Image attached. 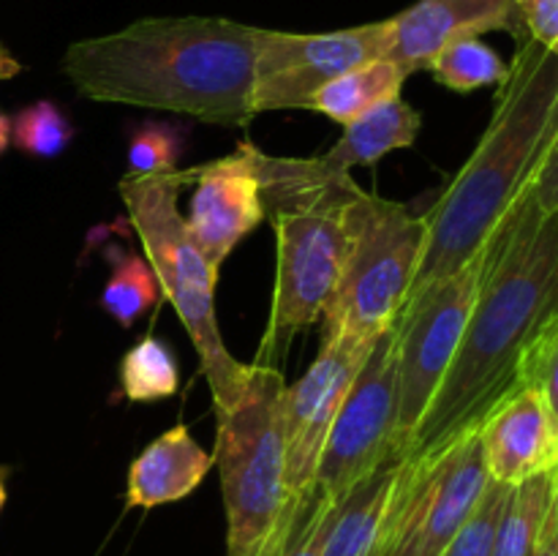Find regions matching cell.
Here are the masks:
<instances>
[{"mask_svg":"<svg viewBox=\"0 0 558 556\" xmlns=\"http://www.w3.org/2000/svg\"><path fill=\"white\" fill-rule=\"evenodd\" d=\"M185 183H194L185 229L207 265L221 270L234 245L265 221L262 183L251 161L248 142H240L232 156L183 169Z\"/></svg>","mask_w":558,"mask_h":556,"instance_id":"obj_14","label":"cell"},{"mask_svg":"<svg viewBox=\"0 0 558 556\" xmlns=\"http://www.w3.org/2000/svg\"><path fill=\"white\" fill-rule=\"evenodd\" d=\"M376 338H325L311 368L283 390V485L289 505H298L314 491L316 467L332 420Z\"/></svg>","mask_w":558,"mask_h":556,"instance_id":"obj_13","label":"cell"},{"mask_svg":"<svg viewBox=\"0 0 558 556\" xmlns=\"http://www.w3.org/2000/svg\"><path fill=\"white\" fill-rule=\"evenodd\" d=\"M554 510H558V469L512 485L494 556H532Z\"/></svg>","mask_w":558,"mask_h":556,"instance_id":"obj_20","label":"cell"},{"mask_svg":"<svg viewBox=\"0 0 558 556\" xmlns=\"http://www.w3.org/2000/svg\"><path fill=\"white\" fill-rule=\"evenodd\" d=\"M398 414V333L387 327L374 341L330 425L314 488L338 499L357 480L379 469L396 452Z\"/></svg>","mask_w":558,"mask_h":556,"instance_id":"obj_10","label":"cell"},{"mask_svg":"<svg viewBox=\"0 0 558 556\" xmlns=\"http://www.w3.org/2000/svg\"><path fill=\"white\" fill-rule=\"evenodd\" d=\"M558 319L548 322L537 333L532 343L523 352L518 363V387H532L548 398L554 407H558Z\"/></svg>","mask_w":558,"mask_h":556,"instance_id":"obj_28","label":"cell"},{"mask_svg":"<svg viewBox=\"0 0 558 556\" xmlns=\"http://www.w3.org/2000/svg\"><path fill=\"white\" fill-rule=\"evenodd\" d=\"M483 249V276L463 336L403 458L425 456L477 425L515 390L523 352L558 319V205H548L532 180Z\"/></svg>","mask_w":558,"mask_h":556,"instance_id":"obj_1","label":"cell"},{"mask_svg":"<svg viewBox=\"0 0 558 556\" xmlns=\"http://www.w3.org/2000/svg\"><path fill=\"white\" fill-rule=\"evenodd\" d=\"M185 150V131L167 120H145L129 136V174H167L180 169Z\"/></svg>","mask_w":558,"mask_h":556,"instance_id":"obj_25","label":"cell"},{"mask_svg":"<svg viewBox=\"0 0 558 556\" xmlns=\"http://www.w3.org/2000/svg\"><path fill=\"white\" fill-rule=\"evenodd\" d=\"M120 387L136 403L161 401L178 392L180 368L172 347L156 336H145L120 360Z\"/></svg>","mask_w":558,"mask_h":556,"instance_id":"obj_22","label":"cell"},{"mask_svg":"<svg viewBox=\"0 0 558 556\" xmlns=\"http://www.w3.org/2000/svg\"><path fill=\"white\" fill-rule=\"evenodd\" d=\"M420 125L423 120L417 109L398 96L343 125L341 140L319 158H276L248 142L251 161L262 183L265 213L298 196L343 183L352 167H371L390 153L412 147Z\"/></svg>","mask_w":558,"mask_h":556,"instance_id":"obj_12","label":"cell"},{"mask_svg":"<svg viewBox=\"0 0 558 556\" xmlns=\"http://www.w3.org/2000/svg\"><path fill=\"white\" fill-rule=\"evenodd\" d=\"M477 425L425 456L403 458L376 556H439L447 548L490 480Z\"/></svg>","mask_w":558,"mask_h":556,"instance_id":"obj_8","label":"cell"},{"mask_svg":"<svg viewBox=\"0 0 558 556\" xmlns=\"http://www.w3.org/2000/svg\"><path fill=\"white\" fill-rule=\"evenodd\" d=\"M532 556H558V510L550 512L548 523L543 529V537L537 543V551Z\"/></svg>","mask_w":558,"mask_h":556,"instance_id":"obj_30","label":"cell"},{"mask_svg":"<svg viewBox=\"0 0 558 556\" xmlns=\"http://www.w3.org/2000/svg\"><path fill=\"white\" fill-rule=\"evenodd\" d=\"M529 38L558 52V0H512Z\"/></svg>","mask_w":558,"mask_h":556,"instance_id":"obj_29","label":"cell"},{"mask_svg":"<svg viewBox=\"0 0 558 556\" xmlns=\"http://www.w3.org/2000/svg\"><path fill=\"white\" fill-rule=\"evenodd\" d=\"M183 169L167 174H125L118 183L129 221L140 238L145 259L156 273L158 292L172 303L199 354L202 371L210 385L213 409L223 412L243 392L248 363H240L227 349L216 314L218 270L207 265L191 240L180 213Z\"/></svg>","mask_w":558,"mask_h":556,"instance_id":"obj_4","label":"cell"},{"mask_svg":"<svg viewBox=\"0 0 558 556\" xmlns=\"http://www.w3.org/2000/svg\"><path fill=\"white\" fill-rule=\"evenodd\" d=\"M283 390L281 368L248 363L238 401L216 414L227 556H270L294 510L283 485Z\"/></svg>","mask_w":558,"mask_h":556,"instance_id":"obj_5","label":"cell"},{"mask_svg":"<svg viewBox=\"0 0 558 556\" xmlns=\"http://www.w3.org/2000/svg\"><path fill=\"white\" fill-rule=\"evenodd\" d=\"M213 467L216 456L207 452L185 425H174L134 458L129 469L125 507L153 510L185 499L199 488Z\"/></svg>","mask_w":558,"mask_h":556,"instance_id":"obj_17","label":"cell"},{"mask_svg":"<svg viewBox=\"0 0 558 556\" xmlns=\"http://www.w3.org/2000/svg\"><path fill=\"white\" fill-rule=\"evenodd\" d=\"M3 507H5V483L3 478H0V512H3Z\"/></svg>","mask_w":558,"mask_h":556,"instance_id":"obj_33","label":"cell"},{"mask_svg":"<svg viewBox=\"0 0 558 556\" xmlns=\"http://www.w3.org/2000/svg\"><path fill=\"white\" fill-rule=\"evenodd\" d=\"M488 478L518 485L558 469V407L539 390L515 387L480 420Z\"/></svg>","mask_w":558,"mask_h":556,"instance_id":"obj_15","label":"cell"},{"mask_svg":"<svg viewBox=\"0 0 558 556\" xmlns=\"http://www.w3.org/2000/svg\"><path fill=\"white\" fill-rule=\"evenodd\" d=\"M428 71L439 85L472 93L480 87H499L507 76V63L480 38H458L434 55Z\"/></svg>","mask_w":558,"mask_h":556,"instance_id":"obj_23","label":"cell"},{"mask_svg":"<svg viewBox=\"0 0 558 556\" xmlns=\"http://www.w3.org/2000/svg\"><path fill=\"white\" fill-rule=\"evenodd\" d=\"M510 488L512 485L488 480L474 510L469 512L466 521L452 534V540L439 556H494L496 534H499V523L501 516H505Z\"/></svg>","mask_w":558,"mask_h":556,"instance_id":"obj_26","label":"cell"},{"mask_svg":"<svg viewBox=\"0 0 558 556\" xmlns=\"http://www.w3.org/2000/svg\"><path fill=\"white\" fill-rule=\"evenodd\" d=\"M20 71H22L20 60H16L14 55L9 52V49L0 47V82L11 80V76H16V74H20Z\"/></svg>","mask_w":558,"mask_h":556,"instance_id":"obj_31","label":"cell"},{"mask_svg":"<svg viewBox=\"0 0 558 556\" xmlns=\"http://www.w3.org/2000/svg\"><path fill=\"white\" fill-rule=\"evenodd\" d=\"M407 71L390 58H376L363 65L343 71L341 76L322 85L311 96L308 109L327 114L336 123L347 125L357 120L360 114L371 112L379 104L401 96V87L407 82Z\"/></svg>","mask_w":558,"mask_h":556,"instance_id":"obj_19","label":"cell"},{"mask_svg":"<svg viewBox=\"0 0 558 556\" xmlns=\"http://www.w3.org/2000/svg\"><path fill=\"white\" fill-rule=\"evenodd\" d=\"M262 38L265 27L223 16H150L74 41L63 74L90 101L243 129L256 118L251 93Z\"/></svg>","mask_w":558,"mask_h":556,"instance_id":"obj_2","label":"cell"},{"mask_svg":"<svg viewBox=\"0 0 558 556\" xmlns=\"http://www.w3.org/2000/svg\"><path fill=\"white\" fill-rule=\"evenodd\" d=\"M349 251L322 314L330 336L376 338L396 325L423 251L425 221L401 202L357 189L347 202Z\"/></svg>","mask_w":558,"mask_h":556,"instance_id":"obj_7","label":"cell"},{"mask_svg":"<svg viewBox=\"0 0 558 556\" xmlns=\"http://www.w3.org/2000/svg\"><path fill=\"white\" fill-rule=\"evenodd\" d=\"M9 145H11V118L0 112V156H3Z\"/></svg>","mask_w":558,"mask_h":556,"instance_id":"obj_32","label":"cell"},{"mask_svg":"<svg viewBox=\"0 0 558 556\" xmlns=\"http://www.w3.org/2000/svg\"><path fill=\"white\" fill-rule=\"evenodd\" d=\"M330 496L311 491L294 505L281 537L270 556H322V534H325L327 512H330Z\"/></svg>","mask_w":558,"mask_h":556,"instance_id":"obj_27","label":"cell"},{"mask_svg":"<svg viewBox=\"0 0 558 556\" xmlns=\"http://www.w3.org/2000/svg\"><path fill=\"white\" fill-rule=\"evenodd\" d=\"M403 458H390L332 499L322 556H376L401 478Z\"/></svg>","mask_w":558,"mask_h":556,"instance_id":"obj_18","label":"cell"},{"mask_svg":"<svg viewBox=\"0 0 558 556\" xmlns=\"http://www.w3.org/2000/svg\"><path fill=\"white\" fill-rule=\"evenodd\" d=\"M11 140L33 158H54L74 140V125L63 109L49 98L27 104L11 120Z\"/></svg>","mask_w":558,"mask_h":556,"instance_id":"obj_24","label":"cell"},{"mask_svg":"<svg viewBox=\"0 0 558 556\" xmlns=\"http://www.w3.org/2000/svg\"><path fill=\"white\" fill-rule=\"evenodd\" d=\"M357 189L349 178L267 210L276 229V287L254 363L278 368L294 333L316 325L325 314L347 262V202Z\"/></svg>","mask_w":558,"mask_h":556,"instance_id":"obj_6","label":"cell"},{"mask_svg":"<svg viewBox=\"0 0 558 556\" xmlns=\"http://www.w3.org/2000/svg\"><path fill=\"white\" fill-rule=\"evenodd\" d=\"M392 47L385 58L407 74L428 69L434 55L458 38H480L490 31H507L518 41L526 38L512 0H420L392 16Z\"/></svg>","mask_w":558,"mask_h":556,"instance_id":"obj_16","label":"cell"},{"mask_svg":"<svg viewBox=\"0 0 558 556\" xmlns=\"http://www.w3.org/2000/svg\"><path fill=\"white\" fill-rule=\"evenodd\" d=\"M483 262L485 249H480L461 270L445 281H436L398 314L396 452L401 458L407 456L409 442L450 368L469 311L477 298Z\"/></svg>","mask_w":558,"mask_h":556,"instance_id":"obj_9","label":"cell"},{"mask_svg":"<svg viewBox=\"0 0 558 556\" xmlns=\"http://www.w3.org/2000/svg\"><path fill=\"white\" fill-rule=\"evenodd\" d=\"M392 20L347 27L332 33L265 31L256 52V76L251 104L254 112L308 109L311 96L368 60L385 58L392 47Z\"/></svg>","mask_w":558,"mask_h":556,"instance_id":"obj_11","label":"cell"},{"mask_svg":"<svg viewBox=\"0 0 558 556\" xmlns=\"http://www.w3.org/2000/svg\"><path fill=\"white\" fill-rule=\"evenodd\" d=\"M112 273L101 292V305L120 327H134L145 311L158 300V281L150 262L131 249H109Z\"/></svg>","mask_w":558,"mask_h":556,"instance_id":"obj_21","label":"cell"},{"mask_svg":"<svg viewBox=\"0 0 558 556\" xmlns=\"http://www.w3.org/2000/svg\"><path fill=\"white\" fill-rule=\"evenodd\" d=\"M554 145H558V52L526 36L518 41L505 82L496 87L494 114L483 140L430 210L423 213V251L403 305L477 256Z\"/></svg>","mask_w":558,"mask_h":556,"instance_id":"obj_3","label":"cell"}]
</instances>
